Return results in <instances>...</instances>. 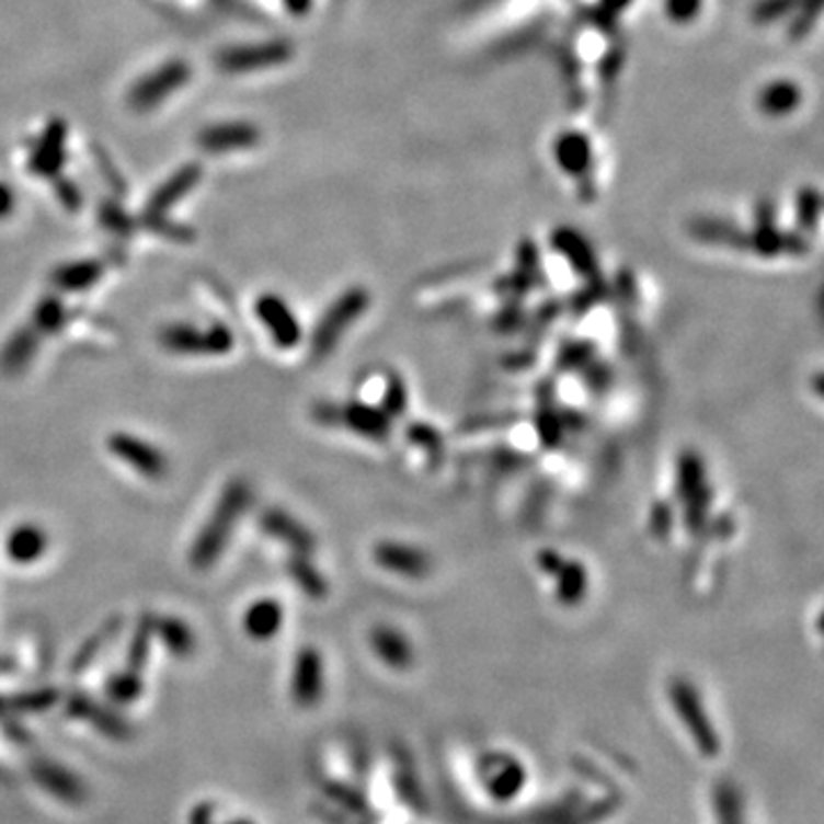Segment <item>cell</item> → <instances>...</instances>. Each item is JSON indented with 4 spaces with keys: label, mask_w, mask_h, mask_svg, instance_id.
<instances>
[{
    "label": "cell",
    "mask_w": 824,
    "mask_h": 824,
    "mask_svg": "<svg viewBox=\"0 0 824 824\" xmlns=\"http://www.w3.org/2000/svg\"><path fill=\"white\" fill-rule=\"evenodd\" d=\"M252 504V485L245 479H231L211 511V518L204 523L191 548V565L195 571H209L222 557L234 525L243 518Z\"/></svg>",
    "instance_id": "cell-1"
},
{
    "label": "cell",
    "mask_w": 824,
    "mask_h": 824,
    "mask_svg": "<svg viewBox=\"0 0 824 824\" xmlns=\"http://www.w3.org/2000/svg\"><path fill=\"white\" fill-rule=\"evenodd\" d=\"M369 305L371 294L365 287H351L342 291L337 300L325 309L312 332V342H309V355H312V359H323L337 348L344 332L367 312Z\"/></svg>",
    "instance_id": "cell-2"
},
{
    "label": "cell",
    "mask_w": 824,
    "mask_h": 824,
    "mask_svg": "<svg viewBox=\"0 0 824 824\" xmlns=\"http://www.w3.org/2000/svg\"><path fill=\"white\" fill-rule=\"evenodd\" d=\"M676 495L685 504V525L697 534L706 520L712 504V488L708 483V470L699 451H683L676 460Z\"/></svg>",
    "instance_id": "cell-3"
},
{
    "label": "cell",
    "mask_w": 824,
    "mask_h": 824,
    "mask_svg": "<svg viewBox=\"0 0 824 824\" xmlns=\"http://www.w3.org/2000/svg\"><path fill=\"white\" fill-rule=\"evenodd\" d=\"M668 701H672L676 714L680 717L694 744L699 746V752L706 758L719 756L721 742H719L717 729L712 726V721L708 717V710L701 701L699 689L694 687L687 678H674L672 685H668Z\"/></svg>",
    "instance_id": "cell-4"
},
{
    "label": "cell",
    "mask_w": 824,
    "mask_h": 824,
    "mask_svg": "<svg viewBox=\"0 0 824 824\" xmlns=\"http://www.w3.org/2000/svg\"><path fill=\"white\" fill-rule=\"evenodd\" d=\"M159 344L176 355H227L234 348V334L225 323L195 328L188 323H172L159 330Z\"/></svg>",
    "instance_id": "cell-5"
},
{
    "label": "cell",
    "mask_w": 824,
    "mask_h": 824,
    "mask_svg": "<svg viewBox=\"0 0 824 824\" xmlns=\"http://www.w3.org/2000/svg\"><path fill=\"white\" fill-rule=\"evenodd\" d=\"M191 81V67L188 62L182 60H172L159 67L157 71H151L145 76L142 81H138L128 94V103H131L134 111H151L153 106H159L161 101H165L170 94H174L179 88H184Z\"/></svg>",
    "instance_id": "cell-6"
},
{
    "label": "cell",
    "mask_w": 824,
    "mask_h": 824,
    "mask_svg": "<svg viewBox=\"0 0 824 824\" xmlns=\"http://www.w3.org/2000/svg\"><path fill=\"white\" fill-rule=\"evenodd\" d=\"M481 781L485 792L497 802H511L527 783L525 765L508 754H488L481 758Z\"/></svg>",
    "instance_id": "cell-7"
},
{
    "label": "cell",
    "mask_w": 824,
    "mask_h": 824,
    "mask_svg": "<svg viewBox=\"0 0 824 824\" xmlns=\"http://www.w3.org/2000/svg\"><path fill=\"white\" fill-rule=\"evenodd\" d=\"M291 58L289 42H262V44H243L231 46L218 54V67L227 73H245L254 69H266L287 62Z\"/></svg>",
    "instance_id": "cell-8"
},
{
    "label": "cell",
    "mask_w": 824,
    "mask_h": 824,
    "mask_svg": "<svg viewBox=\"0 0 824 824\" xmlns=\"http://www.w3.org/2000/svg\"><path fill=\"white\" fill-rule=\"evenodd\" d=\"M108 449L122 460L126 466H131L136 472H140L147 479L159 481L168 477L170 472V462L168 456L149 443H145L142 437L117 431L108 437Z\"/></svg>",
    "instance_id": "cell-9"
},
{
    "label": "cell",
    "mask_w": 824,
    "mask_h": 824,
    "mask_svg": "<svg viewBox=\"0 0 824 824\" xmlns=\"http://www.w3.org/2000/svg\"><path fill=\"white\" fill-rule=\"evenodd\" d=\"M254 314L266 325L271 340L279 348H296L302 340V325L291 309V305L277 296V294H264L254 302Z\"/></svg>",
    "instance_id": "cell-10"
},
{
    "label": "cell",
    "mask_w": 824,
    "mask_h": 824,
    "mask_svg": "<svg viewBox=\"0 0 824 824\" xmlns=\"http://www.w3.org/2000/svg\"><path fill=\"white\" fill-rule=\"evenodd\" d=\"M374 561L382 571L408 580H424L433 571V559L426 550L401 543V540H378L374 546Z\"/></svg>",
    "instance_id": "cell-11"
},
{
    "label": "cell",
    "mask_w": 824,
    "mask_h": 824,
    "mask_svg": "<svg viewBox=\"0 0 824 824\" xmlns=\"http://www.w3.org/2000/svg\"><path fill=\"white\" fill-rule=\"evenodd\" d=\"M323 657L317 649L307 646L296 655L291 694L294 701L302 708H312L323 697Z\"/></svg>",
    "instance_id": "cell-12"
},
{
    "label": "cell",
    "mask_w": 824,
    "mask_h": 824,
    "mask_svg": "<svg viewBox=\"0 0 824 824\" xmlns=\"http://www.w3.org/2000/svg\"><path fill=\"white\" fill-rule=\"evenodd\" d=\"M337 426L353 431L355 435H363L367 440L382 443L392 433V420L385 415L380 405H369L365 401H348L340 403V422Z\"/></svg>",
    "instance_id": "cell-13"
},
{
    "label": "cell",
    "mask_w": 824,
    "mask_h": 824,
    "mask_svg": "<svg viewBox=\"0 0 824 824\" xmlns=\"http://www.w3.org/2000/svg\"><path fill=\"white\" fill-rule=\"evenodd\" d=\"M262 529L289 546L296 554H312L317 548V538L291 513L279 506H271L262 513Z\"/></svg>",
    "instance_id": "cell-14"
},
{
    "label": "cell",
    "mask_w": 824,
    "mask_h": 824,
    "mask_svg": "<svg viewBox=\"0 0 824 824\" xmlns=\"http://www.w3.org/2000/svg\"><path fill=\"white\" fill-rule=\"evenodd\" d=\"M260 138H262L260 128L248 122H225V124L206 126L197 136V142L204 151H209V153H227V151L250 149L252 145L260 142Z\"/></svg>",
    "instance_id": "cell-15"
},
{
    "label": "cell",
    "mask_w": 824,
    "mask_h": 824,
    "mask_svg": "<svg viewBox=\"0 0 824 824\" xmlns=\"http://www.w3.org/2000/svg\"><path fill=\"white\" fill-rule=\"evenodd\" d=\"M202 179V168L197 163H186L184 168H179L165 184H161L153 195L149 197L142 218H153V216H165L172 206L186 197Z\"/></svg>",
    "instance_id": "cell-16"
},
{
    "label": "cell",
    "mask_w": 824,
    "mask_h": 824,
    "mask_svg": "<svg viewBox=\"0 0 824 824\" xmlns=\"http://www.w3.org/2000/svg\"><path fill=\"white\" fill-rule=\"evenodd\" d=\"M552 248L563 256L565 262L573 266L577 275L584 279H594L598 277V256L594 245H591L580 231L571 227H561L552 234Z\"/></svg>",
    "instance_id": "cell-17"
},
{
    "label": "cell",
    "mask_w": 824,
    "mask_h": 824,
    "mask_svg": "<svg viewBox=\"0 0 824 824\" xmlns=\"http://www.w3.org/2000/svg\"><path fill=\"white\" fill-rule=\"evenodd\" d=\"M42 342V334L33 325L16 328L5 346L0 348V374L3 376H19L31 367L33 357L37 355Z\"/></svg>",
    "instance_id": "cell-18"
},
{
    "label": "cell",
    "mask_w": 824,
    "mask_h": 824,
    "mask_svg": "<svg viewBox=\"0 0 824 824\" xmlns=\"http://www.w3.org/2000/svg\"><path fill=\"white\" fill-rule=\"evenodd\" d=\"M65 138L67 126L60 119H54L42 134L37 147L31 157V170L39 176H58L65 163Z\"/></svg>",
    "instance_id": "cell-19"
},
{
    "label": "cell",
    "mask_w": 824,
    "mask_h": 824,
    "mask_svg": "<svg viewBox=\"0 0 824 824\" xmlns=\"http://www.w3.org/2000/svg\"><path fill=\"white\" fill-rule=\"evenodd\" d=\"M371 649L378 660L394 672H405L415 664V649H412L410 639L392 626H378L371 630Z\"/></svg>",
    "instance_id": "cell-20"
},
{
    "label": "cell",
    "mask_w": 824,
    "mask_h": 824,
    "mask_svg": "<svg viewBox=\"0 0 824 824\" xmlns=\"http://www.w3.org/2000/svg\"><path fill=\"white\" fill-rule=\"evenodd\" d=\"M67 708H69L71 717L85 719L88 724H92L103 735H108L113 740H128V737H131V726H128L122 717H117L108 708H103L101 703L88 699L85 694H76V697H71Z\"/></svg>",
    "instance_id": "cell-21"
},
{
    "label": "cell",
    "mask_w": 824,
    "mask_h": 824,
    "mask_svg": "<svg viewBox=\"0 0 824 824\" xmlns=\"http://www.w3.org/2000/svg\"><path fill=\"white\" fill-rule=\"evenodd\" d=\"M31 771L35 781H39L44 786V790H48L50 794H56L58 800L62 802H81L85 797V786L83 781L71 775L69 769H65L62 765L58 763H48V760H37L31 765Z\"/></svg>",
    "instance_id": "cell-22"
},
{
    "label": "cell",
    "mask_w": 824,
    "mask_h": 824,
    "mask_svg": "<svg viewBox=\"0 0 824 824\" xmlns=\"http://www.w3.org/2000/svg\"><path fill=\"white\" fill-rule=\"evenodd\" d=\"M5 548H8V557L14 563H35L48 550V536L39 525L23 523L12 529Z\"/></svg>",
    "instance_id": "cell-23"
},
{
    "label": "cell",
    "mask_w": 824,
    "mask_h": 824,
    "mask_svg": "<svg viewBox=\"0 0 824 824\" xmlns=\"http://www.w3.org/2000/svg\"><path fill=\"white\" fill-rule=\"evenodd\" d=\"M103 271H106V264L99 260L67 262L50 273V285L60 291H85L96 285Z\"/></svg>",
    "instance_id": "cell-24"
},
{
    "label": "cell",
    "mask_w": 824,
    "mask_h": 824,
    "mask_svg": "<svg viewBox=\"0 0 824 824\" xmlns=\"http://www.w3.org/2000/svg\"><path fill=\"white\" fill-rule=\"evenodd\" d=\"M282 621H285V611H282L279 600L275 598H262L256 600L243 618L245 632L256 639V641H266L275 637L282 628Z\"/></svg>",
    "instance_id": "cell-25"
},
{
    "label": "cell",
    "mask_w": 824,
    "mask_h": 824,
    "mask_svg": "<svg viewBox=\"0 0 824 824\" xmlns=\"http://www.w3.org/2000/svg\"><path fill=\"white\" fill-rule=\"evenodd\" d=\"M557 580V598L565 607H575L588 588V573L584 565L575 559H565L559 563V569L550 575Z\"/></svg>",
    "instance_id": "cell-26"
},
{
    "label": "cell",
    "mask_w": 824,
    "mask_h": 824,
    "mask_svg": "<svg viewBox=\"0 0 824 824\" xmlns=\"http://www.w3.org/2000/svg\"><path fill=\"white\" fill-rule=\"evenodd\" d=\"M153 634H157L163 641V646L176 657H188L195 651V632L188 623L182 621V618L157 616L153 618Z\"/></svg>",
    "instance_id": "cell-27"
},
{
    "label": "cell",
    "mask_w": 824,
    "mask_h": 824,
    "mask_svg": "<svg viewBox=\"0 0 824 824\" xmlns=\"http://www.w3.org/2000/svg\"><path fill=\"white\" fill-rule=\"evenodd\" d=\"M287 573L298 584V588L302 591L307 598L321 600V598L328 596V582H325L323 573L312 563V559H309V554H296L294 552L287 559Z\"/></svg>",
    "instance_id": "cell-28"
},
{
    "label": "cell",
    "mask_w": 824,
    "mask_h": 824,
    "mask_svg": "<svg viewBox=\"0 0 824 824\" xmlns=\"http://www.w3.org/2000/svg\"><path fill=\"white\" fill-rule=\"evenodd\" d=\"M67 307L62 302V298L58 296H44L35 309H33V321L31 325L42 334H56L65 328L67 323Z\"/></svg>",
    "instance_id": "cell-29"
},
{
    "label": "cell",
    "mask_w": 824,
    "mask_h": 824,
    "mask_svg": "<svg viewBox=\"0 0 824 824\" xmlns=\"http://www.w3.org/2000/svg\"><path fill=\"white\" fill-rule=\"evenodd\" d=\"M122 628V618L115 616V618H108L106 623H103L92 637L85 639L83 646L79 649V653L73 655V662H71V672H83V668L103 651L106 649V643L119 632Z\"/></svg>",
    "instance_id": "cell-30"
},
{
    "label": "cell",
    "mask_w": 824,
    "mask_h": 824,
    "mask_svg": "<svg viewBox=\"0 0 824 824\" xmlns=\"http://www.w3.org/2000/svg\"><path fill=\"white\" fill-rule=\"evenodd\" d=\"M60 701V691L54 687H44L35 691H25L16 694L12 699H0V712H37V710H48L54 708Z\"/></svg>",
    "instance_id": "cell-31"
},
{
    "label": "cell",
    "mask_w": 824,
    "mask_h": 824,
    "mask_svg": "<svg viewBox=\"0 0 824 824\" xmlns=\"http://www.w3.org/2000/svg\"><path fill=\"white\" fill-rule=\"evenodd\" d=\"M153 614H145L140 618V623L134 632V639L131 643H128V651H126V664L131 672L140 674L142 666L147 664V657H149V649H151V637H153Z\"/></svg>",
    "instance_id": "cell-32"
},
{
    "label": "cell",
    "mask_w": 824,
    "mask_h": 824,
    "mask_svg": "<svg viewBox=\"0 0 824 824\" xmlns=\"http://www.w3.org/2000/svg\"><path fill=\"white\" fill-rule=\"evenodd\" d=\"M714 813L719 824H744L742 797L733 783L724 781L714 788Z\"/></svg>",
    "instance_id": "cell-33"
},
{
    "label": "cell",
    "mask_w": 824,
    "mask_h": 824,
    "mask_svg": "<svg viewBox=\"0 0 824 824\" xmlns=\"http://www.w3.org/2000/svg\"><path fill=\"white\" fill-rule=\"evenodd\" d=\"M380 410L392 422L397 417L405 415V410H408V388H405V380L399 374H390L388 380H385V390H382V397H380Z\"/></svg>",
    "instance_id": "cell-34"
},
{
    "label": "cell",
    "mask_w": 824,
    "mask_h": 824,
    "mask_svg": "<svg viewBox=\"0 0 824 824\" xmlns=\"http://www.w3.org/2000/svg\"><path fill=\"white\" fill-rule=\"evenodd\" d=\"M405 435H408L410 445H415L417 449H422V451L428 454L431 458L443 456L445 440H443L440 431H437L435 426H431V424H426V422H415V424H410V426H408Z\"/></svg>",
    "instance_id": "cell-35"
},
{
    "label": "cell",
    "mask_w": 824,
    "mask_h": 824,
    "mask_svg": "<svg viewBox=\"0 0 824 824\" xmlns=\"http://www.w3.org/2000/svg\"><path fill=\"white\" fill-rule=\"evenodd\" d=\"M106 694H108V699H113L115 703H134L142 694V680L136 672L128 668V672L115 674L106 683Z\"/></svg>",
    "instance_id": "cell-36"
},
{
    "label": "cell",
    "mask_w": 824,
    "mask_h": 824,
    "mask_svg": "<svg viewBox=\"0 0 824 824\" xmlns=\"http://www.w3.org/2000/svg\"><path fill=\"white\" fill-rule=\"evenodd\" d=\"M800 101V92L790 83H775L763 92V108L765 113H788L794 103Z\"/></svg>",
    "instance_id": "cell-37"
},
{
    "label": "cell",
    "mask_w": 824,
    "mask_h": 824,
    "mask_svg": "<svg viewBox=\"0 0 824 824\" xmlns=\"http://www.w3.org/2000/svg\"><path fill=\"white\" fill-rule=\"evenodd\" d=\"M99 220H101L103 227L113 231V234H117V237H128L134 231V225H136L131 218H128V214L122 209V206L115 204V202H103L101 204Z\"/></svg>",
    "instance_id": "cell-38"
},
{
    "label": "cell",
    "mask_w": 824,
    "mask_h": 824,
    "mask_svg": "<svg viewBox=\"0 0 824 824\" xmlns=\"http://www.w3.org/2000/svg\"><path fill=\"white\" fill-rule=\"evenodd\" d=\"M142 222L153 231V234H159L168 241H176V243H193L195 239V231L186 225H176L172 220H168L165 216H153V218H142Z\"/></svg>",
    "instance_id": "cell-39"
},
{
    "label": "cell",
    "mask_w": 824,
    "mask_h": 824,
    "mask_svg": "<svg viewBox=\"0 0 824 824\" xmlns=\"http://www.w3.org/2000/svg\"><path fill=\"white\" fill-rule=\"evenodd\" d=\"M596 351L591 342H569V346H563L559 353V367L561 369H577V367H588L591 359H594Z\"/></svg>",
    "instance_id": "cell-40"
},
{
    "label": "cell",
    "mask_w": 824,
    "mask_h": 824,
    "mask_svg": "<svg viewBox=\"0 0 824 824\" xmlns=\"http://www.w3.org/2000/svg\"><path fill=\"white\" fill-rule=\"evenodd\" d=\"M674 508L668 506V502L664 500H657L651 508V531L657 536V538H666L668 534H672L674 529Z\"/></svg>",
    "instance_id": "cell-41"
},
{
    "label": "cell",
    "mask_w": 824,
    "mask_h": 824,
    "mask_svg": "<svg viewBox=\"0 0 824 824\" xmlns=\"http://www.w3.org/2000/svg\"><path fill=\"white\" fill-rule=\"evenodd\" d=\"M323 790H325L328 797H332L334 802H340L344 809H348L353 813H363V815L367 813L365 800L357 792H353V790H348V788H344L340 783H325Z\"/></svg>",
    "instance_id": "cell-42"
},
{
    "label": "cell",
    "mask_w": 824,
    "mask_h": 824,
    "mask_svg": "<svg viewBox=\"0 0 824 824\" xmlns=\"http://www.w3.org/2000/svg\"><path fill=\"white\" fill-rule=\"evenodd\" d=\"M56 193H58V197H60L65 209H69V211H79L81 206H83L81 191L76 188V184H71L69 179H58V182H56Z\"/></svg>",
    "instance_id": "cell-43"
},
{
    "label": "cell",
    "mask_w": 824,
    "mask_h": 824,
    "mask_svg": "<svg viewBox=\"0 0 824 824\" xmlns=\"http://www.w3.org/2000/svg\"><path fill=\"white\" fill-rule=\"evenodd\" d=\"M94 153H96V161H99V168H101V172H103V176H106V182H108V186L117 193V195H124L126 193V186H124V182H122V176H119V172L113 168V161H108V157H106V151H103L101 147H94Z\"/></svg>",
    "instance_id": "cell-44"
},
{
    "label": "cell",
    "mask_w": 824,
    "mask_h": 824,
    "mask_svg": "<svg viewBox=\"0 0 824 824\" xmlns=\"http://www.w3.org/2000/svg\"><path fill=\"white\" fill-rule=\"evenodd\" d=\"M14 211V191L0 182V218H8Z\"/></svg>",
    "instance_id": "cell-45"
},
{
    "label": "cell",
    "mask_w": 824,
    "mask_h": 824,
    "mask_svg": "<svg viewBox=\"0 0 824 824\" xmlns=\"http://www.w3.org/2000/svg\"><path fill=\"white\" fill-rule=\"evenodd\" d=\"M287 8L291 12H296V14H300V12H305L309 8V0H287Z\"/></svg>",
    "instance_id": "cell-46"
},
{
    "label": "cell",
    "mask_w": 824,
    "mask_h": 824,
    "mask_svg": "<svg viewBox=\"0 0 824 824\" xmlns=\"http://www.w3.org/2000/svg\"><path fill=\"white\" fill-rule=\"evenodd\" d=\"M231 824H252L250 820H239V822H231Z\"/></svg>",
    "instance_id": "cell-47"
}]
</instances>
